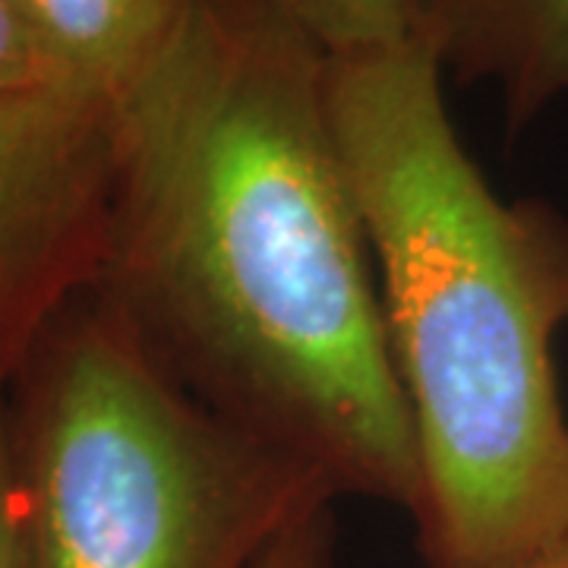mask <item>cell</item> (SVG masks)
I'll return each mask as SVG.
<instances>
[{
  "instance_id": "1",
  "label": "cell",
  "mask_w": 568,
  "mask_h": 568,
  "mask_svg": "<svg viewBox=\"0 0 568 568\" xmlns=\"http://www.w3.org/2000/svg\"><path fill=\"white\" fill-rule=\"evenodd\" d=\"M325 70L282 0H196L118 108L92 291L209 410L414 515L417 436Z\"/></svg>"
},
{
  "instance_id": "2",
  "label": "cell",
  "mask_w": 568,
  "mask_h": 568,
  "mask_svg": "<svg viewBox=\"0 0 568 568\" xmlns=\"http://www.w3.org/2000/svg\"><path fill=\"white\" fill-rule=\"evenodd\" d=\"M443 77L420 36L328 54V118L414 420L426 566L530 568L568 540V222L493 193Z\"/></svg>"
},
{
  "instance_id": "3",
  "label": "cell",
  "mask_w": 568,
  "mask_h": 568,
  "mask_svg": "<svg viewBox=\"0 0 568 568\" xmlns=\"http://www.w3.org/2000/svg\"><path fill=\"white\" fill-rule=\"evenodd\" d=\"M7 455L20 568H250L338 499L183 392L92 287L10 379Z\"/></svg>"
},
{
  "instance_id": "4",
  "label": "cell",
  "mask_w": 568,
  "mask_h": 568,
  "mask_svg": "<svg viewBox=\"0 0 568 568\" xmlns=\"http://www.w3.org/2000/svg\"><path fill=\"white\" fill-rule=\"evenodd\" d=\"M118 111L70 92L0 102V392L104 260Z\"/></svg>"
},
{
  "instance_id": "5",
  "label": "cell",
  "mask_w": 568,
  "mask_h": 568,
  "mask_svg": "<svg viewBox=\"0 0 568 568\" xmlns=\"http://www.w3.org/2000/svg\"><path fill=\"white\" fill-rule=\"evenodd\" d=\"M458 82H493L506 133L568 95V0H420L417 32Z\"/></svg>"
},
{
  "instance_id": "6",
  "label": "cell",
  "mask_w": 568,
  "mask_h": 568,
  "mask_svg": "<svg viewBox=\"0 0 568 568\" xmlns=\"http://www.w3.org/2000/svg\"><path fill=\"white\" fill-rule=\"evenodd\" d=\"M63 92L121 108L196 0H22Z\"/></svg>"
},
{
  "instance_id": "7",
  "label": "cell",
  "mask_w": 568,
  "mask_h": 568,
  "mask_svg": "<svg viewBox=\"0 0 568 568\" xmlns=\"http://www.w3.org/2000/svg\"><path fill=\"white\" fill-rule=\"evenodd\" d=\"M328 54H354L407 41L420 0H282Z\"/></svg>"
},
{
  "instance_id": "8",
  "label": "cell",
  "mask_w": 568,
  "mask_h": 568,
  "mask_svg": "<svg viewBox=\"0 0 568 568\" xmlns=\"http://www.w3.org/2000/svg\"><path fill=\"white\" fill-rule=\"evenodd\" d=\"M63 92L22 0H0V102Z\"/></svg>"
},
{
  "instance_id": "9",
  "label": "cell",
  "mask_w": 568,
  "mask_h": 568,
  "mask_svg": "<svg viewBox=\"0 0 568 568\" xmlns=\"http://www.w3.org/2000/svg\"><path fill=\"white\" fill-rule=\"evenodd\" d=\"M332 506L313 508L284 528L250 568H332Z\"/></svg>"
},
{
  "instance_id": "10",
  "label": "cell",
  "mask_w": 568,
  "mask_h": 568,
  "mask_svg": "<svg viewBox=\"0 0 568 568\" xmlns=\"http://www.w3.org/2000/svg\"><path fill=\"white\" fill-rule=\"evenodd\" d=\"M0 568H20L13 493H10V455H7V392H0Z\"/></svg>"
},
{
  "instance_id": "11",
  "label": "cell",
  "mask_w": 568,
  "mask_h": 568,
  "mask_svg": "<svg viewBox=\"0 0 568 568\" xmlns=\"http://www.w3.org/2000/svg\"><path fill=\"white\" fill-rule=\"evenodd\" d=\"M530 568H568V540L562 547H556L552 552H547L540 562H534Z\"/></svg>"
}]
</instances>
